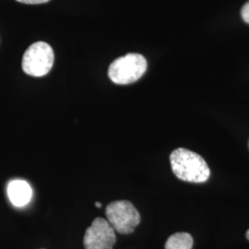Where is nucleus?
Here are the masks:
<instances>
[{"label": "nucleus", "mask_w": 249, "mask_h": 249, "mask_svg": "<svg viewBox=\"0 0 249 249\" xmlns=\"http://www.w3.org/2000/svg\"><path fill=\"white\" fill-rule=\"evenodd\" d=\"M247 238H248V239L249 240V231H247Z\"/></svg>", "instance_id": "obj_11"}, {"label": "nucleus", "mask_w": 249, "mask_h": 249, "mask_svg": "<svg viewBox=\"0 0 249 249\" xmlns=\"http://www.w3.org/2000/svg\"></svg>", "instance_id": "obj_12"}, {"label": "nucleus", "mask_w": 249, "mask_h": 249, "mask_svg": "<svg viewBox=\"0 0 249 249\" xmlns=\"http://www.w3.org/2000/svg\"><path fill=\"white\" fill-rule=\"evenodd\" d=\"M193 238L187 232H177L165 243V249H192Z\"/></svg>", "instance_id": "obj_7"}, {"label": "nucleus", "mask_w": 249, "mask_h": 249, "mask_svg": "<svg viewBox=\"0 0 249 249\" xmlns=\"http://www.w3.org/2000/svg\"><path fill=\"white\" fill-rule=\"evenodd\" d=\"M53 51L45 42L35 43L25 51L22 57V70L33 77H43L53 67Z\"/></svg>", "instance_id": "obj_3"}, {"label": "nucleus", "mask_w": 249, "mask_h": 249, "mask_svg": "<svg viewBox=\"0 0 249 249\" xmlns=\"http://www.w3.org/2000/svg\"><path fill=\"white\" fill-rule=\"evenodd\" d=\"M8 195L10 202L16 207L28 204L33 196V190L24 180H13L8 186Z\"/></svg>", "instance_id": "obj_6"}, {"label": "nucleus", "mask_w": 249, "mask_h": 249, "mask_svg": "<svg viewBox=\"0 0 249 249\" xmlns=\"http://www.w3.org/2000/svg\"><path fill=\"white\" fill-rule=\"evenodd\" d=\"M241 15L243 19L247 22L249 23V1L248 3H246L243 7V9L241 10Z\"/></svg>", "instance_id": "obj_8"}, {"label": "nucleus", "mask_w": 249, "mask_h": 249, "mask_svg": "<svg viewBox=\"0 0 249 249\" xmlns=\"http://www.w3.org/2000/svg\"><path fill=\"white\" fill-rule=\"evenodd\" d=\"M95 206H96L97 208H101V207H102V203H100V202H95Z\"/></svg>", "instance_id": "obj_10"}, {"label": "nucleus", "mask_w": 249, "mask_h": 249, "mask_svg": "<svg viewBox=\"0 0 249 249\" xmlns=\"http://www.w3.org/2000/svg\"><path fill=\"white\" fill-rule=\"evenodd\" d=\"M19 3H23V4H29V5H37V4H43L46 3L49 0H16Z\"/></svg>", "instance_id": "obj_9"}, {"label": "nucleus", "mask_w": 249, "mask_h": 249, "mask_svg": "<svg viewBox=\"0 0 249 249\" xmlns=\"http://www.w3.org/2000/svg\"><path fill=\"white\" fill-rule=\"evenodd\" d=\"M147 71V61L141 53H130L116 59L108 70L114 83L127 85L140 80Z\"/></svg>", "instance_id": "obj_2"}, {"label": "nucleus", "mask_w": 249, "mask_h": 249, "mask_svg": "<svg viewBox=\"0 0 249 249\" xmlns=\"http://www.w3.org/2000/svg\"><path fill=\"white\" fill-rule=\"evenodd\" d=\"M107 221L114 230L122 234L132 233L141 223V215L127 200H117L107 206Z\"/></svg>", "instance_id": "obj_4"}, {"label": "nucleus", "mask_w": 249, "mask_h": 249, "mask_svg": "<svg viewBox=\"0 0 249 249\" xmlns=\"http://www.w3.org/2000/svg\"><path fill=\"white\" fill-rule=\"evenodd\" d=\"M116 241L112 225L104 218H96L86 230L83 244L86 249H113Z\"/></svg>", "instance_id": "obj_5"}, {"label": "nucleus", "mask_w": 249, "mask_h": 249, "mask_svg": "<svg viewBox=\"0 0 249 249\" xmlns=\"http://www.w3.org/2000/svg\"><path fill=\"white\" fill-rule=\"evenodd\" d=\"M171 167L180 180L191 183H204L211 171L204 159L196 152L179 148L170 155Z\"/></svg>", "instance_id": "obj_1"}]
</instances>
